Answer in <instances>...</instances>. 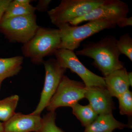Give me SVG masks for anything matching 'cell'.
Wrapping results in <instances>:
<instances>
[{
  "label": "cell",
  "mask_w": 132,
  "mask_h": 132,
  "mask_svg": "<svg viewBox=\"0 0 132 132\" xmlns=\"http://www.w3.org/2000/svg\"><path fill=\"white\" fill-rule=\"evenodd\" d=\"M117 40L114 36L109 35L96 42H88L75 54L93 59V64L105 77L125 68L124 62L119 59L121 54L117 46Z\"/></svg>",
  "instance_id": "cell-1"
},
{
  "label": "cell",
  "mask_w": 132,
  "mask_h": 132,
  "mask_svg": "<svg viewBox=\"0 0 132 132\" xmlns=\"http://www.w3.org/2000/svg\"><path fill=\"white\" fill-rule=\"evenodd\" d=\"M61 42L59 29L40 26L35 35L23 45L21 51L24 57L35 65L43 64L44 58L54 55Z\"/></svg>",
  "instance_id": "cell-2"
},
{
  "label": "cell",
  "mask_w": 132,
  "mask_h": 132,
  "mask_svg": "<svg viewBox=\"0 0 132 132\" xmlns=\"http://www.w3.org/2000/svg\"><path fill=\"white\" fill-rule=\"evenodd\" d=\"M116 26L117 23L115 22L102 20L91 21L80 26L64 24L58 28L61 40L59 49L74 51L85 39L104 29Z\"/></svg>",
  "instance_id": "cell-3"
},
{
  "label": "cell",
  "mask_w": 132,
  "mask_h": 132,
  "mask_svg": "<svg viewBox=\"0 0 132 132\" xmlns=\"http://www.w3.org/2000/svg\"><path fill=\"white\" fill-rule=\"evenodd\" d=\"M39 27L35 14L2 18L0 32L9 42L24 45L34 36Z\"/></svg>",
  "instance_id": "cell-4"
},
{
  "label": "cell",
  "mask_w": 132,
  "mask_h": 132,
  "mask_svg": "<svg viewBox=\"0 0 132 132\" xmlns=\"http://www.w3.org/2000/svg\"><path fill=\"white\" fill-rule=\"evenodd\" d=\"M105 0H62L57 7L47 12L51 22L59 28L85 16Z\"/></svg>",
  "instance_id": "cell-5"
},
{
  "label": "cell",
  "mask_w": 132,
  "mask_h": 132,
  "mask_svg": "<svg viewBox=\"0 0 132 132\" xmlns=\"http://www.w3.org/2000/svg\"><path fill=\"white\" fill-rule=\"evenodd\" d=\"M86 86L83 82L73 80L64 75L57 91L46 108L48 112L55 111L61 107L72 108L85 98Z\"/></svg>",
  "instance_id": "cell-6"
},
{
  "label": "cell",
  "mask_w": 132,
  "mask_h": 132,
  "mask_svg": "<svg viewBox=\"0 0 132 132\" xmlns=\"http://www.w3.org/2000/svg\"><path fill=\"white\" fill-rule=\"evenodd\" d=\"M45 77L43 89L38 106L32 113L40 115L47 106L57 91L67 69L56 59L50 58L45 61Z\"/></svg>",
  "instance_id": "cell-7"
},
{
  "label": "cell",
  "mask_w": 132,
  "mask_h": 132,
  "mask_svg": "<svg viewBox=\"0 0 132 132\" xmlns=\"http://www.w3.org/2000/svg\"><path fill=\"white\" fill-rule=\"evenodd\" d=\"M129 8L126 3L120 0H105L85 16L74 20L69 23L77 26L81 22L96 20L109 21L118 23L127 17Z\"/></svg>",
  "instance_id": "cell-8"
},
{
  "label": "cell",
  "mask_w": 132,
  "mask_h": 132,
  "mask_svg": "<svg viewBox=\"0 0 132 132\" xmlns=\"http://www.w3.org/2000/svg\"><path fill=\"white\" fill-rule=\"evenodd\" d=\"M56 59L66 69H69L83 81L86 87L96 86L106 88L104 77L94 73L88 69L79 60L74 51L59 49L55 52Z\"/></svg>",
  "instance_id": "cell-9"
},
{
  "label": "cell",
  "mask_w": 132,
  "mask_h": 132,
  "mask_svg": "<svg viewBox=\"0 0 132 132\" xmlns=\"http://www.w3.org/2000/svg\"><path fill=\"white\" fill-rule=\"evenodd\" d=\"M42 125L40 115L15 113L12 118L3 123V132H39Z\"/></svg>",
  "instance_id": "cell-10"
},
{
  "label": "cell",
  "mask_w": 132,
  "mask_h": 132,
  "mask_svg": "<svg viewBox=\"0 0 132 132\" xmlns=\"http://www.w3.org/2000/svg\"><path fill=\"white\" fill-rule=\"evenodd\" d=\"M85 98L98 115L112 113L115 108L112 96L106 88L86 87Z\"/></svg>",
  "instance_id": "cell-11"
},
{
  "label": "cell",
  "mask_w": 132,
  "mask_h": 132,
  "mask_svg": "<svg viewBox=\"0 0 132 132\" xmlns=\"http://www.w3.org/2000/svg\"><path fill=\"white\" fill-rule=\"evenodd\" d=\"M104 78L106 87L112 97L118 98L129 90L128 72L125 68L113 71Z\"/></svg>",
  "instance_id": "cell-12"
},
{
  "label": "cell",
  "mask_w": 132,
  "mask_h": 132,
  "mask_svg": "<svg viewBox=\"0 0 132 132\" xmlns=\"http://www.w3.org/2000/svg\"><path fill=\"white\" fill-rule=\"evenodd\" d=\"M129 125L116 120L112 113L100 114L92 123L85 127L83 132H112L116 129L122 130Z\"/></svg>",
  "instance_id": "cell-13"
},
{
  "label": "cell",
  "mask_w": 132,
  "mask_h": 132,
  "mask_svg": "<svg viewBox=\"0 0 132 132\" xmlns=\"http://www.w3.org/2000/svg\"><path fill=\"white\" fill-rule=\"evenodd\" d=\"M24 59L21 55L0 58V91L4 80L17 75L21 71Z\"/></svg>",
  "instance_id": "cell-14"
},
{
  "label": "cell",
  "mask_w": 132,
  "mask_h": 132,
  "mask_svg": "<svg viewBox=\"0 0 132 132\" xmlns=\"http://www.w3.org/2000/svg\"><path fill=\"white\" fill-rule=\"evenodd\" d=\"M72 108L74 115L85 127L93 123L98 115L89 104L82 105L78 103L72 107Z\"/></svg>",
  "instance_id": "cell-15"
},
{
  "label": "cell",
  "mask_w": 132,
  "mask_h": 132,
  "mask_svg": "<svg viewBox=\"0 0 132 132\" xmlns=\"http://www.w3.org/2000/svg\"><path fill=\"white\" fill-rule=\"evenodd\" d=\"M19 97L12 95L0 100V120L5 122L9 120L15 113Z\"/></svg>",
  "instance_id": "cell-16"
},
{
  "label": "cell",
  "mask_w": 132,
  "mask_h": 132,
  "mask_svg": "<svg viewBox=\"0 0 132 132\" xmlns=\"http://www.w3.org/2000/svg\"><path fill=\"white\" fill-rule=\"evenodd\" d=\"M35 7L32 5H24L12 1L8 6L3 18H7L21 15L35 14Z\"/></svg>",
  "instance_id": "cell-17"
},
{
  "label": "cell",
  "mask_w": 132,
  "mask_h": 132,
  "mask_svg": "<svg viewBox=\"0 0 132 132\" xmlns=\"http://www.w3.org/2000/svg\"><path fill=\"white\" fill-rule=\"evenodd\" d=\"M56 113L55 111L49 112L42 118V125L39 132H65L55 123Z\"/></svg>",
  "instance_id": "cell-18"
},
{
  "label": "cell",
  "mask_w": 132,
  "mask_h": 132,
  "mask_svg": "<svg viewBox=\"0 0 132 132\" xmlns=\"http://www.w3.org/2000/svg\"><path fill=\"white\" fill-rule=\"evenodd\" d=\"M117 46L121 54L125 55L132 61V38L128 33L117 40Z\"/></svg>",
  "instance_id": "cell-19"
},
{
  "label": "cell",
  "mask_w": 132,
  "mask_h": 132,
  "mask_svg": "<svg viewBox=\"0 0 132 132\" xmlns=\"http://www.w3.org/2000/svg\"><path fill=\"white\" fill-rule=\"evenodd\" d=\"M120 113L121 115L131 116L132 114V94L128 90L118 98Z\"/></svg>",
  "instance_id": "cell-20"
},
{
  "label": "cell",
  "mask_w": 132,
  "mask_h": 132,
  "mask_svg": "<svg viewBox=\"0 0 132 132\" xmlns=\"http://www.w3.org/2000/svg\"><path fill=\"white\" fill-rule=\"evenodd\" d=\"M52 2L51 0H39L35 7L36 10L40 12L47 11L49 8L50 4Z\"/></svg>",
  "instance_id": "cell-21"
},
{
  "label": "cell",
  "mask_w": 132,
  "mask_h": 132,
  "mask_svg": "<svg viewBox=\"0 0 132 132\" xmlns=\"http://www.w3.org/2000/svg\"><path fill=\"white\" fill-rule=\"evenodd\" d=\"M12 0H0V22L9 3Z\"/></svg>",
  "instance_id": "cell-22"
},
{
  "label": "cell",
  "mask_w": 132,
  "mask_h": 132,
  "mask_svg": "<svg viewBox=\"0 0 132 132\" xmlns=\"http://www.w3.org/2000/svg\"><path fill=\"white\" fill-rule=\"evenodd\" d=\"M117 26L120 28H124L128 26H132V17H126L119 22Z\"/></svg>",
  "instance_id": "cell-23"
},
{
  "label": "cell",
  "mask_w": 132,
  "mask_h": 132,
  "mask_svg": "<svg viewBox=\"0 0 132 132\" xmlns=\"http://www.w3.org/2000/svg\"><path fill=\"white\" fill-rule=\"evenodd\" d=\"M16 2L19 3L20 4H24V5H28L31 4L32 1L31 0H15Z\"/></svg>",
  "instance_id": "cell-24"
},
{
  "label": "cell",
  "mask_w": 132,
  "mask_h": 132,
  "mask_svg": "<svg viewBox=\"0 0 132 132\" xmlns=\"http://www.w3.org/2000/svg\"><path fill=\"white\" fill-rule=\"evenodd\" d=\"M128 78L130 83V86H132V72H128Z\"/></svg>",
  "instance_id": "cell-25"
},
{
  "label": "cell",
  "mask_w": 132,
  "mask_h": 132,
  "mask_svg": "<svg viewBox=\"0 0 132 132\" xmlns=\"http://www.w3.org/2000/svg\"><path fill=\"white\" fill-rule=\"evenodd\" d=\"M0 132H3V123L0 122Z\"/></svg>",
  "instance_id": "cell-26"
},
{
  "label": "cell",
  "mask_w": 132,
  "mask_h": 132,
  "mask_svg": "<svg viewBox=\"0 0 132 132\" xmlns=\"http://www.w3.org/2000/svg\"><path fill=\"white\" fill-rule=\"evenodd\" d=\"M112 132L109 131V132Z\"/></svg>",
  "instance_id": "cell-27"
}]
</instances>
